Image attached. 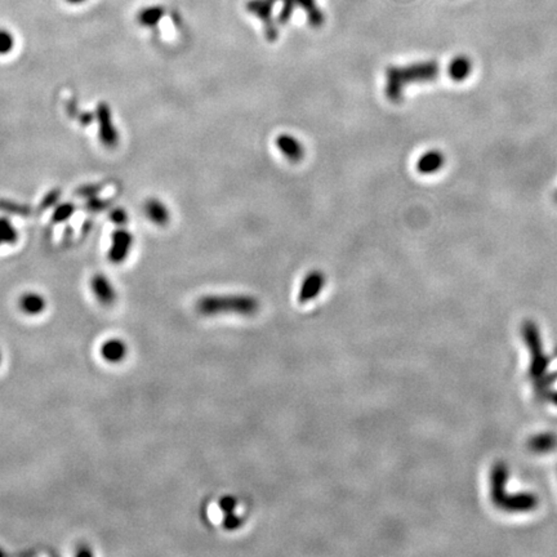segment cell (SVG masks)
Here are the masks:
<instances>
[{"mask_svg":"<svg viewBox=\"0 0 557 557\" xmlns=\"http://www.w3.org/2000/svg\"><path fill=\"white\" fill-rule=\"evenodd\" d=\"M19 307L25 314H40L45 308L44 297L38 293H26L19 298Z\"/></svg>","mask_w":557,"mask_h":557,"instance_id":"obj_14","label":"cell"},{"mask_svg":"<svg viewBox=\"0 0 557 557\" xmlns=\"http://www.w3.org/2000/svg\"><path fill=\"white\" fill-rule=\"evenodd\" d=\"M554 199H555V201L557 203V191L555 192V195H554Z\"/></svg>","mask_w":557,"mask_h":557,"instance_id":"obj_30","label":"cell"},{"mask_svg":"<svg viewBox=\"0 0 557 557\" xmlns=\"http://www.w3.org/2000/svg\"><path fill=\"white\" fill-rule=\"evenodd\" d=\"M102 189H103V186L101 183L85 185V186H81L75 190V195L79 198H92V197H97Z\"/></svg>","mask_w":557,"mask_h":557,"instance_id":"obj_21","label":"cell"},{"mask_svg":"<svg viewBox=\"0 0 557 557\" xmlns=\"http://www.w3.org/2000/svg\"><path fill=\"white\" fill-rule=\"evenodd\" d=\"M555 445H556V438L552 433H544V435L535 436L531 441V449L538 451V453L549 451Z\"/></svg>","mask_w":557,"mask_h":557,"instance_id":"obj_16","label":"cell"},{"mask_svg":"<svg viewBox=\"0 0 557 557\" xmlns=\"http://www.w3.org/2000/svg\"><path fill=\"white\" fill-rule=\"evenodd\" d=\"M325 275L323 271L314 270L306 275L305 280L301 285V290L298 294L299 304H307L315 299L323 290L325 285Z\"/></svg>","mask_w":557,"mask_h":557,"instance_id":"obj_7","label":"cell"},{"mask_svg":"<svg viewBox=\"0 0 557 557\" xmlns=\"http://www.w3.org/2000/svg\"><path fill=\"white\" fill-rule=\"evenodd\" d=\"M555 401H556V404H557V396H556V399H555Z\"/></svg>","mask_w":557,"mask_h":557,"instance_id":"obj_32","label":"cell"},{"mask_svg":"<svg viewBox=\"0 0 557 557\" xmlns=\"http://www.w3.org/2000/svg\"><path fill=\"white\" fill-rule=\"evenodd\" d=\"M144 213L153 224L158 226H165L171 219L168 208L159 199H149L144 204Z\"/></svg>","mask_w":557,"mask_h":557,"instance_id":"obj_12","label":"cell"},{"mask_svg":"<svg viewBox=\"0 0 557 557\" xmlns=\"http://www.w3.org/2000/svg\"><path fill=\"white\" fill-rule=\"evenodd\" d=\"M164 12L162 8L159 7H151V8H146L141 10V13L138 15V21L141 25L144 26L151 27L155 26L160 18L163 17Z\"/></svg>","mask_w":557,"mask_h":557,"instance_id":"obj_17","label":"cell"},{"mask_svg":"<svg viewBox=\"0 0 557 557\" xmlns=\"http://www.w3.org/2000/svg\"><path fill=\"white\" fill-rule=\"evenodd\" d=\"M197 313L203 316L235 314L252 316L260 311L261 304L253 296L247 294H212L199 298Z\"/></svg>","mask_w":557,"mask_h":557,"instance_id":"obj_2","label":"cell"},{"mask_svg":"<svg viewBox=\"0 0 557 557\" xmlns=\"http://www.w3.org/2000/svg\"><path fill=\"white\" fill-rule=\"evenodd\" d=\"M275 144L280 150V153H283L284 158L289 162H301L305 158V147L294 135L287 133L278 135L275 140Z\"/></svg>","mask_w":557,"mask_h":557,"instance_id":"obj_8","label":"cell"},{"mask_svg":"<svg viewBox=\"0 0 557 557\" xmlns=\"http://www.w3.org/2000/svg\"><path fill=\"white\" fill-rule=\"evenodd\" d=\"M18 234L16 228L7 218H0V245L15 244L17 242Z\"/></svg>","mask_w":557,"mask_h":557,"instance_id":"obj_18","label":"cell"},{"mask_svg":"<svg viewBox=\"0 0 557 557\" xmlns=\"http://www.w3.org/2000/svg\"><path fill=\"white\" fill-rule=\"evenodd\" d=\"M0 556H4V552L1 551V549H0Z\"/></svg>","mask_w":557,"mask_h":557,"instance_id":"obj_31","label":"cell"},{"mask_svg":"<svg viewBox=\"0 0 557 557\" xmlns=\"http://www.w3.org/2000/svg\"><path fill=\"white\" fill-rule=\"evenodd\" d=\"M126 344L120 340H108L101 347V355L108 363H120L126 356Z\"/></svg>","mask_w":557,"mask_h":557,"instance_id":"obj_13","label":"cell"},{"mask_svg":"<svg viewBox=\"0 0 557 557\" xmlns=\"http://www.w3.org/2000/svg\"><path fill=\"white\" fill-rule=\"evenodd\" d=\"M219 507H221V510L224 511L225 515L234 513L235 508H236V501H235L233 497H226V498H224V499L221 501Z\"/></svg>","mask_w":557,"mask_h":557,"instance_id":"obj_26","label":"cell"},{"mask_svg":"<svg viewBox=\"0 0 557 557\" xmlns=\"http://www.w3.org/2000/svg\"><path fill=\"white\" fill-rule=\"evenodd\" d=\"M90 285H92L93 293L96 294L97 299L102 305L108 306L115 302V299H117L115 289L113 288L111 283L108 281V278L105 275H101V274L94 275L92 278Z\"/></svg>","mask_w":557,"mask_h":557,"instance_id":"obj_10","label":"cell"},{"mask_svg":"<svg viewBox=\"0 0 557 557\" xmlns=\"http://www.w3.org/2000/svg\"><path fill=\"white\" fill-rule=\"evenodd\" d=\"M445 165V155L440 150H429L423 153L417 160V171L421 174H435Z\"/></svg>","mask_w":557,"mask_h":557,"instance_id":"obj_9","label":"cell"},{"mask_svg":"<svg viewBox=\"0 0 557 557\" xmlns=\"http://www.w3.org/2000/svg\"><path fill=\"white\" fill-rule=\"evenodd\" d=\"M507 467L504 463H498L492 472V498L498 507L504 508L508 513H528L531 511L538 499L533 494L507 495L506 483H507Z\"/></svg>","mask_w":557,"mask_h":557,"instance_id":"obj_3","label":"cell"},{"mask_svg":"<svg viewBox=\"0 0 557 557\" xmlns=\"http://www.w3.org/2000/svg\"><path fill=\"white\" fill-rule=\"evenodd\" d=\"M76 555H78V556H85V555H87V556H90V555H92V551L81 547V549L76 551Z\"/></svg>","mask_w":557,"mask_h":557,"instance_id":"obj_28","label":"cell"},{"mask_svg":"<svg viewBox=\"0 0 557 557\" xmlns=\"http://www.w3.org/2000/svg\"><path fill=\"white\" fill-rule=\"evenodd\" d=\"M113 244L108 251V260L113 263H122L126 258L133 244V236L124 228H117L113 234Z\"/></svg>","mask_w":557,"mask_h":557,"instance_id":"obj_6","label":"cell"},{"mask_svg":"<svg viewBox=\"0 0 557 557\" xmlns=\"http://www.w3.org/2000/svg\"><path fill=\"white\" fill-rule=\"evenodd\" d=\"M96 117L99 122V135L101 142L108 149H114L119 142V135L117 128L113 123L111 110L106 102H101L97 106Z\"/></svg>","mask_w":557,"mask_h":557,"instance_id":"obj_5","label":"cell"},{"mask_svg":"<svg viewBox=\"0 0 557 557\" xmlns=\"http://www.w3.org/2000/svg\"><path fill=\"white\" fill-rule=\"evenodd\" d=\"M242 522H243V520L239 516H236L235 513H227V515H225V519H224V526L227 531H235V529L242 526Z\"/></svg>","mask_w":557,"mask_h":557,"instance_id":"obj_24","label":"cell"},{"mask_svg":"<svg viewBox=\"0 0 557 557\" xmlns=\"http://www.w3.org/2000/svg\"><path fill=\"white\" fill-rule=\"evenodd\" d=\"M70 3H74V4H78V3H81V1H84V0H69Z\"/></svg>","mask_w":557,"mask_h":557,"instance_id":"obj_29","label":"cell"},{"mask_svg":"<svg viewBox=\"0 0 557 557\" xmlns=\"http://www.w3.org/2000/svg\"><path fill=\"white\" fill-rule=\"evenodd\" d=\"M534 324H525L524 326V334L525 340L528 341V344L531 350V374L534 379H540L546 373V369L549 365V360L546 359L542 346H540V334L537 332Z\"/></svg>","mask_w":557,"mask_h":557,"instance_id":"obj_4","label":"cell"},{"mask_svg":"<svg viewBox=\"0 0 557 557\" xmlns=\"http://www.w3.org/2000/svg\"><path fill=\"white\" fill-rule=\"evenodd\" d=\"M0 210L10 213V215H17V216H30L31 208L26 204H21L13 200L8 199H0Z\"/></svg>","mask_w":557,"mask_h":557,"instance_id":"obj_15","label":"cell"},{"mask_svg":"<svg viewBox=\"0 0 557 557\" xmlns=\"http://www.w3.org/2000/svg\"><path fill=\"white\" fill-rule=\"evenodd\" d=\"M13 45H15L13 35L7 30L0 28V54H8L13 49Z\"/></svg>","mask_w":557,"mask_h":557,"instance_id":"obj_20","label":"cell"},{"mask_svg":"<svg viewBox=\"0 0 557 557\" xmlns=\"http://www.w3.org/2000/svg\"><path fill=\"white\" fill-rule=\"evenodd\" d=\"M75 209H76V207L72 203L60 204L58 207H56V209H54L52 221H53L54 224H61V222L67 221L74 215Z\"/></svg>","mask_w":557,"mask_h":557,"instance_id":"obj_19","label":"cell"},{"mask_svg":"<svg viewBox=\"0 0 557 557\" xmlns=\"http://www.w3.org/2000/svg\"><path fill=\"white\" fill-rule=\"evenodd\" d=\"M472 69L474 65L471 58L465 56V54H458L454 58H451V61L448 66V75L450 79L456 83H462V81H467L468 78L472 74Z\"/></svg>","mask_w":557,"mask_h":557,"instance_id":"obj_11","label":"cell"},{"mask_svg":"<svg viewBox=\"0 0 557 557\" xmlns=\"http://www.w3.org/2000/svg\"><path fill=\"white\" fill-rule=\"evenodd\" d=\"M60 197H61V190H51V191H49V192L45 195L44 198H43V200L40 201V204H39V210H40V212H44V210H47V209L54 207V204L58 201Z\"/></svg>","mask_w":557,"mask_h":557,"instance_id":"obj_22","label":"cell"},{"mask_svg":"<svg viewBox=\"0 0 557 557\" xmlns=\"http://www.w3.org/2000/svg\"><path fill=\"white\" fill-rule=\"evenodd\" d=\"M0 361H1V355H0Z\"/></svg>","mask_w":557,"mask_h":557,"instance_id":"obj_33","label":"cell"},{"mask_svg":"<svg viewBox=\"0 0 557 557\" xmlns=\"http://www.w3.org/2000/svg\"><path fill=\"white\" fill-rule=\"evenodd\" d=\"M81 123L84 124V126H88L90 124V122L93 120V114H90V113H87V114H83L81 117Z\"/></svg>","mask_w":557,"mask_h":557,"instance_id":"obj_27","label":"cell"},{"mask_svg":"<svg viewBox=\"0 0 557 557\" xmlns=\"http://www.w3.org/2000/svg\"><path fill=\"white\" fill-rule=\"evenodd\" d=\"M110 221L114 222V224L117 226L126 225V222H128V216H126V210L122 209V208H117V209L111 210V213H110Z\"/></svg>","mask_w":557,"mask_h":557,"instance_id":"obj_25","label":"cell"},{"mask_svg":"<svg viewBox=\"0 0 557 557\" xmlns=\"http://www.w3.org/2000/svg\"><path fill=\"white\" fill-rule=\"evenodd\" d=\"M440 75L438 61H418L403 66H390L386 70L385 93L391 102H399L404 97V92L413 84H424L436 81Z\"/></svg>","mask_w":557,"mask_h":557,"instance_id":"obj_1","label":"cell"},{"mask_svg":"<svg viewBox=\"0 0 557 557\" xmlns=\"http://www.w3.org/2000/svg\"><path fill=\"white\" fill-rule=\"evenodd\" d=\"M110 207V201L108 200H103V199L97 198V197H92L88 198V201L85 203V209L90 212H101L103 209Z\"/></svg>","mask_w":557,"mask_h":557,"instance_id":"obj_23","label":"cell"}]
</instances>
